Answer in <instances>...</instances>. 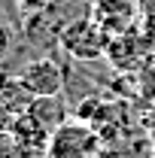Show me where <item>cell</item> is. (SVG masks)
I'll use <instances>...</instances> for the list:
<instances>
[{"label":"cell","instance_id":"5b68a950","mask_svg":"<svg viewBox=\"0 0 155 158\" xmlns=\"http://www.w3.org/2000/svg\"><path fill=\"white\" fill-rule=\"evenodd\" d=\"M88 15L113 40L119 34H128L131 31V24L137 19V3L134 0H94V6H91Z\"/></svg>","mask_w":155,"mask_h":158},{"label":"cell","instance_id":"277c9868","mask_svg":"<svg viewBox=\"0 0 155 158\" xmlns=\"http://www.w3.org/2000/svg\"><path fill=\"white\" fill-rule=\"evenodd\" d=\"M12 137L21 149V158H49V143H52V131L46 125H40L31 113H21L12 118Z\"/></svg>","mask_w":155,"mask_h":158},{"label":"cell","instance_id":"ba28073f","mask_svg":"<svg viewBox=\"0 0 155 158\" xmlns=\"http://www.w3.org/2000/svg\"><path fill=\"white\" fill-rule=\"evenodd\" d=\"M27 113L37 118L40 125H46L52 134L58 131L61 125H67V122H70V118H67V106H64L61 94H55V98H34V103H31V110H27Z\"/></svg>","mask_w":155,"mask_h":158},{"label":"cell","instance_id":"7c38bea8","mask_svg":"<svg viewBox=\"0 0 155 158\" xmlns=\"http://www.w3.org/2000/svg\"><path fill=\"white\" fill-rule=\"evenodd\" d=\"M24 6H46V0H21Z\"/></svg>","mask_w":155,"mask_h":158},{"label":"cell","instance_id":"8992f818","mask_svg":"<svg viewBox=\"0 0 155 158\" xmlns=\"http://www.w3.org/2000/svg\"><path fill=\"white\" fill-rule=\"evenodd\" d=\"M107 58L119 70H131L137 61H143V40L137 37V34H131V31L128 34H119L107 46Z\"/></svg>","mask_w":155,"mask_h":158},{"label":"cell","instance_id":"7a4b0ae2","mask_svg":"<svg viewBox=\"0 0 155 158\" xmlns=\"http://www.w3.org/2000/svg\"><path fill=\"white\" fill-rule=\"evenodd\" d=\"M97 149L94 131L82 122H67L52 134L49 158H91Z\"/></svg>","mask_w":155,"mask_h":158},{"label":"cell","instance_id":"6da1fadb","mask_svg":"<svg viewBox=\"0 0 155 158\" xmlns=\"http://www.w3.org/2000/svg\"><path fill=\"white\" fill-rule=\"evenodd\" d=\"M61 46H64V52H70V58H76V61H97V58H107L110 34L91 15H85V19L70 21L61 31Z\"/></svg>","mask_w":155,"mask_h":158},{"label":"cell","instance_id":"3957f363","mask_svg":"<svg viewBox=\"0 0 155 158\" xmlns=\"http://www.w3.org/2000/svg\"><path fill=\"white\" fill-rule=\"evenodd\" d=\"M19 76L34 98H55V94H61V88L67 82V70L55 58H37L31 64H24L19 70Z\"/></svg>","mask_w":155,"mask_h":158},{"label":"cell","instance_id":"30bf717a","mask_svg":"<svg viewBox=\"0 0 155 158\" xmlns=\"http://www.w3.org/2000/svg\"><path fill=\"white\" fill-rule=\"evenodd\" d=\"M9 49H12V31L6 21H0V61L9 55Z\"/></svg>","mask_w":155,"mask_h":158},{"label":"cell","instance_id":"9c48e42d","mask_svg":"<svg viewBox=\"0 0 155 158\" xmlns=\"http://www.w3.org/2000/svg\"><path fill=\"white\" fill-rule=\"evenodd\" d=\"M0 158H21V149L12 137V131H0Z\"/></svg>","mask_w":155,"mask_h":158},{"label":"cell","instance_id":"4fadbf2b","mask_svg":"<svg viewBox=\"0 0 155 158\" xmlns=\"http://www.w3.org/2000/svg\"><path fill=\"white\" fill-rule=\"evenodd\" d=\"M152 158H155V146H152Z\"/></svg>","mask_w":155,"mask_h":158},{"label":"cell","instance_id":"8fae6325","mask_svg":"<svg viewBox=\"0 0 155 158\" xmlns=\"http://www.w3.org/2000/svg\"><path fill=\"white\" fill-rule=\"evenodd\" d=\"M12 118H15V113L0 100V131H9V128H12Z\"/></svg>","mask_w":155,"mask_h":158},{"label":"cell","instance_id":"52a82bcc","mask_svg":"<svg viewBox=\"0 0 155 158\" xmlns=\"http://www.w3.org/2000/svg\"><path fill=\"white\" fill-rule=\"evenodd\" d=\"M0 100L15 113H27L31 110V103H34V94L24 88V82H21L19 73H6V70H0Z\"/></svg>","mask_w":155,"mask_h":158}]
</instances>
